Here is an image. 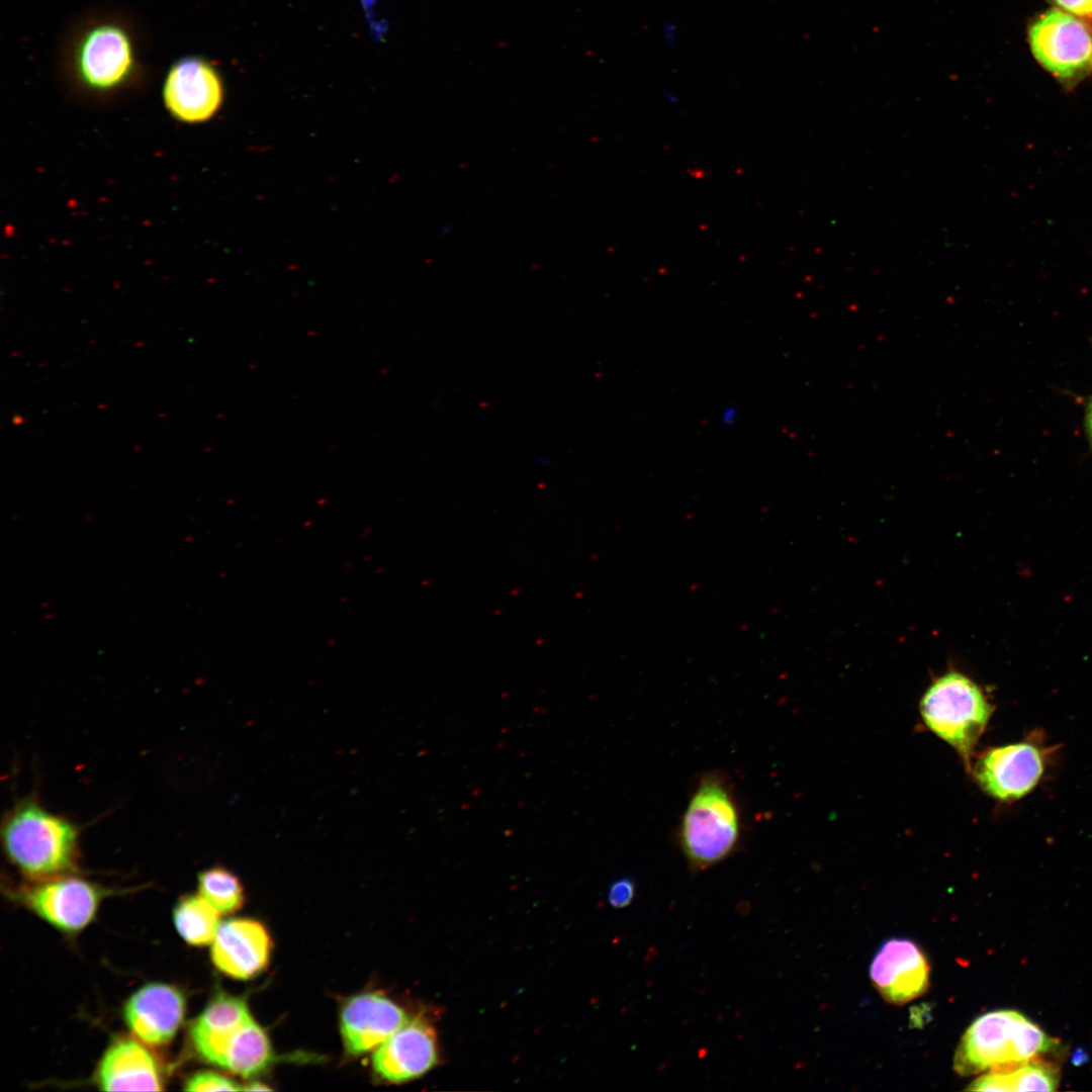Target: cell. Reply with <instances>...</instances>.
Wrapping results in <instances>:
<instances>
[{"instance_id": "obj_10", "label": "cell", "mask_w": 1092, "mask_h": 1092, "mask_svg": "<svg viewBox=\"0 0 1092 1092\" xmlns=\"http://www.w3.org/2000/svg\"><path fill=\"white\" fill-rule=\"evenodd\" d=\"M871 980L882 997L892 1004H904L926 992L930 967L920 946L908 938L885 941L871 964Z\"/></svg>"}, {"instance_id": "obj_11", "label": "cell", "mask_w": 1092, "mask_h": 1092, "mask_svg": "<svg viewBox=\"0 0 1092 1092\" xmlns=\"http://www.w3.org/2000/svg\"><path fill=\"white\" fill-rule=\"evenodd\" d=\"M439 1060L434 1027L424 1019L407 1020L377 1049L372 1067L377 1075L392 1083L420 1077Z\"/></svg>"}, {"instance_id": "obj_24", "label": "cell", "mask_w": 1092, "mask_h": 1092, "mask_svg": "<svg viewBox=\"0 0 1092 1092\" xmlns=\"http://www.w3.org/2000/svg\"><path fill=\"white\" fill-rule=\"evenodd\" d=\"M1084 425L1087 438L1092 447V396L1089 398L1085 407Z\"/></svg>"}, {"instance_id": "obj_6", "label": "cell", "mask_w": 1092, "mask_h": 1092, "mask_svg": "<svg viewBox=\"0 0 1092 1092\" xmlns=\"http://www.w3.org/2000/svg\"><path fill=\"white\" fill-rule=\"evenodd\" d=\"M1027 40L1036 62L1067 92L1092 75V17L1053 7L1030 21Z\"/></svg>"}, {"instance_id": "obj_8", "label": "cell", "mask_w": 1092, "mask_h": 1092, "mask_svg": "<svg viewBox=\"0 0 1092 1092\" xmlns=\"http://www.w3.org/2000/svg\"><path fill=\"white\" fill-rule=\"evenodd\" d=\"M1044 766V749L1026 740L986 750L971 770L986 794L1001 802H1011L1036 787Z\"/></svg>"}, {"instance_id": "obj_26", "label": "cell", "mask_w": 1092, "mask_h": 1092, "mask_svg": "<svg viewBox=\"0 0 1092 1092\" xmlns=\"http://www.w3.org/2000/svg\"><path fill=\"white\" fill-rule=\"evenodd\" d=\"M243 1090H247V1091H266V1090H271V1089L268 1086H266V1085H264L262 1083L253 1082V1083L248 1084L246 1087H243Z\"/></svg>"}, {"instance_id": "obj_22", "label": "cell", "mask_w": 1092, "mask_h": 1092, "mask_svg": "<svg viewBox=\"0 0 1092 1092\" xmlns=\"http://www.w3.org/2000/svg\"><path fill=\"white\" fill-rule=\"evenodd\" d=\"M636 893V882L630 877H622L611 884L607 898L613 908L622 909L633 903Z\"/></svg>"}, {"instance_id": "obj_17", "label": "cell", "mask_w": 1092, "mask_h": 1092, "mask_svg": "<svg viewBox=\"0 0 1092 1092\" xmlns=\"http://www.w3.org/2000/svg\"><path fill=\"white\" fill-rule=\"evenodd\" d=\"M272 1058L266 1032L252 1017L228 1041L217 1066L251 1077L265 1070Z\"/></svg>"}, {"instance_id": "obj_12", "label": "cell", "mask_w": 1092, "mask_h": 1092, "mask_svg": "<svg viewBox=\"0 0 1092 1092\" xmlns=\"http://www.w3.org/2000/svg\"><path fill=\"white\" fill-rule=\"evenodd\" d=\"M183 993L174 986L151 983L135 991L123 1006L129 1030L151 1046L169 1043L185 1014Z\"/></svg>"}, {"instance_id": "obj_18", "label": "cell", "mask_w": 1092, "mask_h": 1092, "mask_svg": "<svg viewBox=\"0 0 1092 1092\" xmlns=\"http://www.w3.org/2000/svg\"><path fill=\"white\" fill-rule=\"evenodd\" d=\"M1033 1060L1006 1070L988 1072L974 1080L968 1089L1004 1092L1057 1090L1058 1071L1052 1065Z\"/></svg>"}, {"instance_id": "obj_16", "label": "cell", "mask_w": 1092, "mask_h": 1092, "mask_svg": "<svg viewBox=\"0 0 1092 1092\" xmlns=\"http://www.w3.org/2000/svg\"><path fill=\"white\" fill-rule=\"evenodd\" d=\"M247 1003L239 997L217 994L190 1026L196 1054L216 1065L233 1034L251 1018Z\"/></svg>"}, {"instance_id": "obj_23", "label": "cell", "mask_w": 1092, "mask_h": 1092, "mask_svg": "<svg viewBox=\"0 0 1092 1092\" xmlns=\"http://www.w3.org/2000/svg\"><path fill=\"white\" fill-rule=\"evenodd\" d=\"M1054 6L1070 14L1081 17H1092V0H1044Z\"/></svg>"}, {"instance_id": "obj_3", "label": "cell", "mask_w": 1092, "mask_h": 1092, "mask_svg": "<svg viewBox=\"0 0 1092 1092\" xmlns=\"http://www.w3.org/2000/svg\"><path fill=\"white\" fill-rule=\"evenodd\" d=\"M1055 1045L1038 1025L1015 1010H996L979 1016L965 1031L956 1050L954 1071L963 1076L1016 1067Z\"/></svg>"}, {"instance_id": "obj_5", "label": "cell", "mask_w": 1092, "mask_h": 1092, "mask_svg": "<svg viewBox=\"0 0 1092 1092\" xmlns=\"http://www.w3.org/2000/svg\"><path fill=\"white\" fill-rule=\"evenodd\" d=\"M992 712L982 689L959 671L934 679L920 703L925 725L961 755L968 769Z\"/></svg>"}, {"instance_id": "obj_7", "label": "cell", "mask_w": 1092, "mask_h": 1092, "mask_svg": "<svg viewBox=\"0 0 1092 1092\" xmlns=\"http://www.w3.org/2000/svg\"><path fill=\"white\" fill-rule=\"evenodd\" d=\"M102 891L94 884L69 875L23 886L17 898L48 923L64 932H77L94 918Z\"/></svg>"}, {"instance_id": "obj_15", "label": "cell", "mask_w": 1092, "mask_h": 1092, "mask_svg": "<svg viewBox=\"0 0 1092 1092\" xmlns=\"http://www.w3.org/2000/svg\"><path fill=\"white\" fill-rule=\"evenodd\" d=\"M95 1080L104 1091L163 1089L155 1057L131 1038H120L110 1044L98 1064Z\"/></svg>"}, {"instance_id": "obj_1", "label": "cell", "mask_w": 1092, "mask_h": 1092, "mask_svg": "<svg viewBox=\"0 0 1092 1092\" xmlns=\"http://www.w3.org/2000/svg\"><path fill=\"white\" fill-rule=\"evenodd\" d=\"M742 835L732 784L719 769L698 781L680 818L677 840L689 869L698 874L733 855Z\"/></svg>"}, {"instance_id": "obj_14", "label": "cell", "mask_w": 1092, "mask_h": 1092, "mask_svg": "<svg viewBox=\"0 0 1092 1092\" xmlns=\"http://www.w3.org/2000/svg\"><path fill=\"white\" fill-rule=\"evenodd\" d=\"M270 947V937L260 922L232 919L220 924L211 943V960L229 977L246 980L266 967Z\"/></svg>"}, {"instance_id": "obj_13", "label": "cell", "mask_w": 1092, "mask_h": 1092, "mask_svg": "<svg viewBox=\"0 0 1092 1092\" xmlns=\"http://www.w3.org/2000/svg\"><path fill=\"white\" fill-rule=\"evenodd\" d=\"M407 1020L404 1010L381 994L353 996L343 1005L340 1016L345 1050L352 1056L375 1050Z\"/></svg>"}, {"instance_id": "obj_4", "label": "cell", "mask_w": 1092, "mask_h": 1092, "mask_svg": "<svg viewBox=\"0 0 1092 1092\" xmlns=\"http://www.w3.org/2000/svg\"><path fill=\"white\" fill-rule=\"evenodd\" d=\"M66 65L73 79L93 93H110L133 81L141 69L129 26L99 17L83 24L69 43Z\"/></svg>"}, {"instance_id": "obj_25", "label": "cell", "mask_w": 1092, "mask_h": 1092, "mask_svg": "<svg viewBox=\"0 0 1092 1092\" xmlns=\"http://www.w3.org/2000/svg\"><path fill=\"white\" fill-rule=\"evenodd\" d=\"M664 39L673 46L676 41V26L673 22L665 23L663 26Z\"/></svg>"}, {"instance_id": "obj_19", "label": "cell", "mask_w": 1092, "mask_h": 1092, "mask_svg": "<svg viewBox=\"0 0 1092 1092\" xmlns=\"http://www.w3.org/2000/svg\"><path fill=\"white\" fill-rule=\"evenodd\" d=\"M220 913L199 893L180 898L173 911L179 935L190 945L212 943L218 928Z\"/></svg>"}, {"instance_id": "obj_20", "label": "cell", "mask_w": 1092, "mask_h": 1092, "mask_svg": "<svg viewBox=\"0 0 1092 1092\" xmlns=\"http://www.w3.org/2000/svg\"><path fill=\"white\" fill-rule=\"evenodd\" d=\"M198 893L220 914H231L241 908L244 891L239 879L230 871L214 867L198 875Z\"/></svg>"}, {"instance_id": "obj_2", "label": "cell", "mask_w": 1092, "mask_h": 1092, "mask_svg": "<svg viewBox=\"0 0 1092 1092\" xmlns=\"http://www.w3.org/2000/svg\"><path fill=\"white\" fill-rule=\"evenodd\" d=\"M78 837L75 824L33 800L22 801L8 811L1 826L7 857L34 882L77 871Z\"/></svg>"}, {"instance_id": "obj_9", "label": "cell", "mask_w": 1092, "mask_h": 1092, "mask_svg": "<svg viewBox=\"0 0 1092 1092\" xmlns=\"http://www.w3.org/2000/svg\"><path fill=\"white\" fill-rule=\"evenodd\" d=\"M162 96L169 113L178 121L199 123L210 119L223 100V86L215 68L204 58L188 56L169 68Z\"/></svg>"}, {"instance_id": "obj_21", "label": "cell", "mask_w": 1092, "mask_h": 1092, "mask_svg": "<svg viewBox=\"0 0 1092 1092\" xmlns=\"http://www.w3.org/2000/svg\"><path fill=\"white\" fill-rule=\"evenodd\" d=\"M243 1088L233 1080L215 1072L201 1071L189 1077L184 1086L187 1091H238Z\"/></svg>"}]
</instances>
